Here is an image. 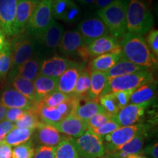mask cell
I'll list each match as a JSON object with an SVG mask.
<instances>
[{
    "instance_id": "obj_35",
    "label": "cell",
    "mask_w": 158,
    "mask_h": 158,
    "mask_svg": "<svg viewBox=\"0 0 158 158\" xmlns=\"http://www.w3.org/2000/svg\"><path fill=\"white\" fill-rule=\"evenodd\" d=\"M54 158H80L72 142V138L66 137L56 146Z\"/></svg>"
},
{
    "instance_id": "obj_33",
    "label": "cell",
    "mask_w": 158,
    "mask_h": 158,
    "mask_svg": "<svg viewBox=\"0 0 158 158\" xmlns=\"http://www.w3.org/2000/svg\"><path fill=\"white\" fill-rule=\"evenodd\" d=\"M90 84V70L88 68L83 67L77 79L73 96L78 98H87Z\"/></svg>"
},
{
    "instance_id": "obj_51",
    "label": "cell",
    "mask_w": 158,
    "mask_h": 158,
    "mask_svg": "<svg viewBox=\"0 0 158 158\" xmlns=\"http://www.w3.org/2000/svg\"><path fill=\"white\" fill-rule=\"evenodd\" d=\"M7 108L0 102V122H2L3 120H5V114L6 111H7Z\"/></svg>"
},
{
    "instance_id": "obj_3",
    "label": "cell",
    "mask_w": 158,
    "mask_h": 158,
    "mask_svg": "<svg viewBox=\"0 0 158 158\" xmlns=\"http://www.w3.org/2000/svg\"><path fill=\"white\" fill-rule=\"evenodd\" d=\"M128 0H114L109 5L98 10V16L107 27L109 35L121 38L127 31L126 12Z\"/></svg>"
},
{
    "instance_id": "obj_28",
    "label": "cell",
    "mask_w": 158,
    "mask_h": 158,
    "mask_svg": "<svg viewBox=\"0 0 158 158\" xmlns=\"http://www.w3.org/2000/svg\"><path fill=\"white\" fill-rule=\"evenodd\" d=\"M108 80V78L106 73L100 72V71H91V84L87 98L90 100H98L105 86L107 84Z\"/></svg>"
},
{
    "instance_id": "obj_53",
    "label": "cell",
    "mask_w": 158,
    "mask_h": 158,
    "mask_svg": "<svg viewBox=\"0 0 158 158\" xmlns=\"http://www.w3.org/2000/svg\"><path fill=\"white\" fill-rule=\"evenodd\" d=\"M133 158H147V157H142L141 155H138V156H135V157H134Z\"/></svg>"
},
{
    "instance_id": "obj_29",
    "label": "cell",
    "mask_w": 158,
    "mask_h": 158,
    "mask_svg": "<svg viewBox=\"0 0 158 158\" xmlns=\"http://www.w3.org/2000/svg\"><path fill=\"white\" fill-rule=\"evenodd\" d=\"M147 130H143V131L137 134L130 141L124 143L116 151L124 153L129 156H133H133L141 155L143 153V145L144 142H145L146 136H147Z\"/></svg>"
},
{
    "instance_id": "obj_37",
    "label": "cell",
    "mask_w": 158,
    "mask_h": 158,
    "mask_svg": "<svg viewBox=\"0 0 158 158\" xmlns=\"http://www.w3.org/2000/svg\"><path fill=\"white\" fill-rule=\"evenodd\" d=\"M70 98V95L62 93L56 89L43 98V100L40 102L48 107H56L58 105L69 100Z\"/></svg>"
},
{
    "instance_id": "obj_5",
    "label": "cell",
    "mask_w": 158,
    "mask_h": 158,
    "mask_svg": "<svg viewBox=\"0 0 158 158\" xmlns=\"http://www.w3.org/2000/svg\"><path fill=\"white\" fill-rule=\"evenodd\" d=\"M11 44V68L7 78L13 76L15 70L21 65L29 60L36 51V43L35 37L23 32L13 37Z\"/></svg>"
},
{
    "instance_id": "obj_34",
    "label": "cell",
    "mask_w": 158,
    "mask_h": 158,
    "mask_svg": "<svg viewBox=\"0 0 158 158\" xmlns=\"http://www.w3.org/2000/svg\"><path fill=\"white\" fill-rule=\"evenodd\" d=\"M40 123V120L33 106L30 109L26 110L21 118L15 123V127L23 128L35 131Z\"/></svg>"
},
{
    "instance_id": "obj_46",
    "label": "cell",
    "mask_w": 158,
    "mask_h": 158,
    "mask_svg": "<svg viewBox=\"0 0 158 158\" xmlns=\"http://www.w3.org/2000/svg\"><path fill=\"white\" fill-rule=\"evenodd\" d=\"M15 127V124L7 120H3L0 122V139L4 140V138L13 128Z\"/></svg>"
},
{
    "instance_id": "obj_18",
    "label": "cell",
    "mask_w": 158,
    "mask_h": 158,
    "mask_svg": "<svg viewBox=\"0 0 158 158\" xmlns=\"http://www.w3.org/2000/svg\"><path fill=\"white\" fill-rule=\"evenodd\" d=\"M35 140L40 145L56 147L66 138L62 135L54 125L40 122L35 130Z\"/></svg>"
},
{
    "instance_id": "obj_12",
    "label": "cell",
    "mask_w": 158,
    "mask_h": 158,
    "mask_svg": "<svg viewBox=\"0 0 158 158\" xmlns=\"http://www.w3.org/2000/svg\"><path fill=\"white\" fill-rule=\"evenodd\" d=\"M39 2L33 0H17L16 10L13 25V37L24 32Z\"/></svg>"
},
{
    "instance_id": "obj_6",
    "label": "cell",
    "mask_w": 158,
    "mask_h": 158,
    "mask_svg": "<svg viewBox=\"0 0 158 158\" xmlns=\"http://www.w3.org/2000/svg\"><path fill=\"white\" fill-rule=\"evenodd\" d=\"M64 32V27L54 20L46 30L35 38V53L43 60L48 59L56 52Z\"/></svg>"
},
{
    "instance_id": "obj_20",
    "label": "cell",
    "mask_w": 158,
    "mask_h": 158,
    "mask_svg": "<svg viewBox=\"0 0 158 158\" xmlns=\"http://www.w3.org/2000/svg\"><path fill=\"white\" fill-rule=\"evenodd\" d=\"M105 111L98 100H90L87 98H76L72 114L81 119L87 121L95 114Z\"/></svg>"
},
{
    "instance_id": "obj_14",
    "label": "cell",
    "mask_w": 158,
    "mask_h": 158,
    "mask_svg": "<svg viewBox=\"0 0 158 158\" xmlns=\"http://www.w3.org/2000/svg\"><path fill=\"white\" fill-rule=\"evenodd\" d=\"M151 104H128L118 110L117 114L112 116V118L120 127L133 125L141 119L144 116L146 110Z\"/></svg>"
},
{
    "instance_id": "obj_55",
    "label": "cell",
    "mask_w": 158,
    "mask_h": 158,
    "mask_svg": "<svg viewBox=\"0 0 158 158\" xmlns=\"http://www.w3.org/2000/svg\"><path fill=\"white\" fill-rule=\"evenodd\" d=\"M33 1H40V0H33Z\"/></svg>"
},
{
    "instance_id": "obj_36",
    "label": "cell",
    "mask_w": 158,
    "mask_h": 158,
    "mask_svg": "<svg viewBox=\"0 0 158 158\" xmlns=\"http://www.w3.org/2000/svg\"><path fill=\"white\" fill-rule=\"evenodd\" d=\"M11 44L8 41L5 48L0 53V75L1 80H5L11 68Z\"/></svg>"
},
{
    "instance_id": "obj_31",
    "label": "cell",
    "mask_w": 158,
    "mask_h": 158,
    "mask_svg": "<svg viewBox=\"0 0 158 158\" xmlns=\"http://www.w3.org/2000/svg\"><path fill=\"white\" fill-rule=\"evenodd\" d=\"M8 81L11 85L10 86L25 96L33 104L35 103V88L32 81L19 76H14L8 80Z\"/></svg>"
},
{
    "instance_id": "obj_4",
    "label": "cell",
    "mask_w": 158,
    "mask_h": 158,
    "mask_svg": "<svg viewBox=\"0 0 158 158\" xmlns=\"http://www.w3.org/2000/svg\"><path fill=\"white\" fill-rule=\"evenodd\" d=\"M154 80V74L150 69L135 73L108 78L107 84L100 97L120 91L136 89L142 85L152 81Z\"/></svg>"
},
{
    "instance_id": "obj_9",
    "label": "cell",
    "mask_w": 158,
    "mask_h": 158,
    "mask_svg": "<svg viewBox=\"0 0 158 158\" xmlns=\"http://www.w3.org/2000/svg\"><path fill=\"white\" fill-rule=\"evenodd\" d=\"M58 50L65 56L78 57L84 62H87L90 59L87 47L77 29L64 32L59 44Z\"/></svg>"
},
{
    "instance_id": "obj_27",
    "label": "cell",
    "mask_w": 158,
    "mask_h": 158,
    "mask_svg": "<svg viewBox=\"0 0 158 158\" xmlns=\"http://www.w3.org/2000/svg\"><path fill=\"white\" fill-rule=\"evenodd\" d=\"M146 70H148V68L134 64L122 56V58L116 63V64L106 72V74L108 78H110L124 76V75L135 73Z\"/></svg>"
},
{
    "instance_id": "obj_40",
    "label": "cell",
    "mask_w": 158,
    "mask_h": 158,
    "mask_svg": "<svg viewBox=\"0 0 158 158\" xmlns=\"http://www.w3.org/2000/svg\"><path fill=\"white\" fill-rule=\"evenodd\" d=\"M112 118L111 116L106 113V111L100 112L92 116L90 118L86 121L89 127V130H93L97 128L101 127L104 124L109 121L110 118Z\"/></svg>"
},
{
    "instance_id": "obj_10",
    "label": "cell",
    "mask_w": 158,
    "mask_h": 158,
    "mask_svg": "<svg viewBox=\"0 0 158 158\" xmlns=\"http://www.w3.org/2000/svg\"><path fill=\"white\" fill-rule=\"evenodd\" d=\"M148 129V126L143 124H135L130 126L120 127L111 133L103 136L106 153L110 154L118 149L141 132Z\"/></svg>"
},
{
    "instance_id": "obj_30",
    "label": "cell",
    "mask_w": 158,
    "mask_h": 158,
    "mask_svg": "<svg viewBox=\"0 0 158 158\" xmlns=\"http://www.w3.org/2000/svg\"><path fill=\"white\" fill-rule=\"evenodd\" d=\"M34 108L38 115L40 120L43 123L55 125L64 119L62 115L56 107H48L41 103L40 102H38L34 105Z\"/></svg>"
},
{
    "instance_id": "obj_1",
    "label": "cell",
    "mask_w": 158,
    "mask_h": 158,
    "mask_svg": "<svg viewBox=\"0 0 158 158\" xmlns=\"http://www.w3.org/2000/svg\"><path fill=\"white\" fill-rule=\"evenodd\" d=\"M119 45L122 57L130 62L148 69L157 67V57L150 51L143 35L126 31Z\"/></svg>"
},
{
    "instance_id": "obj_57",
    "label": "cell",
    "mask_w": 158,
    "mask_h": 158,
    "mask_svg": "<svg viewBox=\"0 0 158 158\" xmlns=\"http://www.w3.org/2000/svg\"><path fill=\"white\" fill-rule=\"evenodd\" d=\"M0 80H1V75H0Z\"/></svg>"
},
{
    "instance_id": "obj_52",
    "label": "cell",
    "mask_w": 158,
    "mask_h": 158,
    "mask_svg": "<svg viewBox=\"0 0 158 158\" xmlns=\"http://www.w3.org/2000/svg\"><path fill=\"white\" fill-rule=\"evenodd\" d=\"M78 2H80L82 5H92L94 2L95 0H78Z\"/></svg>"
},
{
    "instance_id": "obj_19",
    "label": "cell",
    "mask_w": 158,
    "mask_h": 158,
    "mask_svg": "<svg viewBox=\"0 0 158 158\" xmlns=\"http://www.w3.org/2000/svg\"><path fill=\"white\" fill-rule=\"evenodd\" d=\"M0 102L7 108L30 109L34 104L14 88L7 86L4 89L0 96Z\"/></svg>"
},
{
    "instance_id": "obj_47",
    "label": "cell",
    "mask_w": 158,
    "mask_h": 158,
    "mask_svg": "<svg viewBox=\"0 0 158 158\" xmlns=\"http://www.w3.org/2000/svg\"><path fill=\"white\" fill-rule=\"evenodd\" d=\"M12 147L5 141L0 142V158H12Z\"/></svg>"
},
{
    "instance_id": "obj_16",
    "label": "cell",
    "mask_w": 158,
    "mask_h": 158,
    "mask_svg": "<svg viewBox=\"0 0 158 158\" xmlns=\"http://www.w3.org/2000/svg\"><path fill=\"white\" fill-rule=\"evenodd\" d=\"M86 47L90 58L108 53L121 52L118 39L110 35L94 40Z\"/></svg>"
},
{
    "instance_id": "obj_54",
    "label": "cell",
    "mask_w": 158,
    "mask_h": 158,
    "mask_svg": "<svg viewBox=\"0 0 158 158\" xmlns=\"http://www.w3.org/2000/svg\"><path fill=\"white\" fill-rule=\"evenodd\" d=\"M100 158H108V157H100Z\"/></svg>"
},
{
    "instance_id": "obj_48",
    "label": "cell",
    "mask_w": 158,
    "mask_h": 158,
    "mask_svg": "<svg viewBox=\"0 0 158 158\" xmlns=\"http://www.w3.org/2000/svg\"><path fill=\"white\" fill-rule=\"evenodd\" d=\"M143 152L152 158H158V143H152L143 149Z\"/></svg>"
},
{
    "instance_id": "obj_42",
    "label": "cell",
    "mask_w": 158,
    "mask_h": 158,
    "mask_svg": "<svg viewBox=\"0 0 158 158\" xmlns=\"http://www.w3.org/2000/svg\"><path fill=\"white\" fill-rule=\"evenodd\" d=\"M119 127L120 126L111 118L109 121L106 122V124H104L103 125H102L101 127L97 128V129H94L93 130H91V131H92L96 135L102 138L103 136L115 131L116 130H117Z\"/></svg>"
},
{
    "instance_id": "obj_17",
    "label": "cell",
    "mask_w": 158,
    "mask_h": 158,
    "mask_svg": "<svg viewBox=\"0 0 158 158\" xmlns=\"http://www.w3.org/2000/svg\"><path fill=\"white\" fill-rule=\"evenodd\" d=\"M54 126L59 133L72 138L80 137L89 130L86 121L76 117L72 114Z\"/></svg>"
},
{
    "instance_id": "obj_11",
    "label": "cell",
    "mask_w": 158,
    "mask_h": 158,
    "mask_svg": "<svg viewBox=\"0 0 158 158\" xmlns=\"http://www.w3.org/2000/svg\"><path fill=\"white\" fill-rule=\"evenodd\" d=\"M77 30L81 35L86 45L94 40L109 35L106 26L98 16L84 20L79 23Z\"/></svg>"
},
{
    "instance_id": "obj_22",
    "label": "cell",
    "mask_w": 158,
    "mask_h": 158,
    "mask_svg": "<svg viewBox=\"0 0 158 158\" xmlns=\"http://www.w3.org/2000/svg\"><path fill=\"white\" fill-rule=\"evenodd\" d=\"M83 67L80 64L68 69L58 78L57 90L68 95L73 96L75 86Z\"/></svg>"
},
{
    "instance_id": "obj_41",
    "label": "cell",
    "mask_w": 158,
    "mask_h": 158,
    "mask_svg": "<svg viewBox=\"0 0 158 158\" xmlns=\"http://www.w3.org/2000/svg\"><path fill=\"white\" fill-rule=\"evenodd\" d=\"M135 89L127 90V91H120V92H114V93H110L113 96V98L115 100L116 105H117L118 108L120 109L125 107L127 105H128L130 102V97H131L133 92Z\"/></svg>"
},
{
    "instance_id": "obj_32",
    "label": "cell",
    "mask_w": 158,
    "mask_h": 158,
    "mask_svg": "<svg viewBox=\"0 0 158 158\" xmlns=\"http://www.w3.org/2000/svg\"><path fill=\"white\" fill-rule=\"evenodd\" d=\"M34 131L23 128L14 127L6 135L3 141L10 147H16L29 141Z\"/></svg>"
},
{
    "instance_id": "obj_45",
    "label": "cell",
    "mask_w": 158,
    "mask_h": 158,
    "mask_svg": "<svg viewBox=\"0 0 158 158\" xmlns=\"http://www.w3.org/2000/svg\"><path fill=\"white\" fill-rule=\"evenodd\" d=\"M25 111L26 110L21 109V108H7L5 114V120L15 124L18 120L21 118Z\"/></svg>"
},
{
    "instance_id": "obj_43",
    "label": "cell",
    "mask_w": 158,
    "mask_h": 158,
    "mask_svg": "<svg viewBox=\"0 0 158 158\" xmlns=\"http://www.w3.org/2000/svg\"><path fill=\"white\" fill-rule=\"evenodd\" d=\"M148 32L146 42L152 53L158 57V30L152 29Z\"/></svg>"
},
{
    "instance_id": "obj_25",
    "label": "cell",
    "mask_w": 158,
    "mask_h": 158,
    "mask_svg": "<svg viewBox=\"0 0 158 158\" xmlns=\"http://www.w3.org/2000/svg\"><path fill=\"white\" fill-rule=\"evenodd\" d=\"M33 84L35 88V103H37L41 101L45 96L57 89L58 78L40 75L33 81Z\"/></svg>"
},
{
    "instance_id": "obj_49",
    "label": "cell",
    "mask_w": 158,
    "mask_h": 158,
    "mask_svg": "<svg viewBox=\"0 0 158 158\" xmlns=\"http://www.w3.org/2000/svg\"><path fill=\"white\" fill-rule=\"evenodd\" d=\"M114 0H95L94 2L93 3V5L95 8L100 10L107 7V6L109 5Z\"/></svg>"
},
{
    "instance_id": "obj_24",
    "label": "cell",
    "mask_w": 158,
    "mask_h": 158,
    "mask_svg": "<svg viewBox=\"0 0 158 158\" xmlns=\"http://www.w3.org/2000/svg\"><path fill=\"white\" fill-rule=\"evenodd\" d=\"M157 95V81L155 80L136 89L130 97V102L133 104L152 103Z\"/></svg>"
},
{
    "instance_id": "obj_23",
    "label": "cell",
    "mask_w": 158,
    "mask_h": 158,
    "mask_svg": "<svg viewBox=\"0 0 158 158\" xmlns=\"http://www.w3.org/2000/svg\"><path fill=\"white\" fill-rule=\"evenodd\" d=\"M42 61L43 59L36 53H35V54L29 60L23 63L15 70L13 76L7 78V80H10L15 76H19L33 82L40 76Z\"/></svg>"
},
{
    "instance_id": "obj_50",
    "label": "cell",
    "mask_w": 158,
    "mask_h": 158,
    "mask_svg": "<svg viewBox=\"0 0 158 158\" xmlns=\"http://www.w3.org/2000/svg\"><path fill=\"white\" fill-rule=\"evenodd\" d=\"M7 35H5V33L4 32L2 29L0 28V53L2 51V50L5 48V45H7V43H8L9 40H7Z\"/></svg>"
},
{
    "instance_id": "obj_8",
    "label": "cell",
    "mask_w": 158,
    "mask_h": 158,
    "mask_svg": "<svg viewBox=\"0 0 158 158\" xmlns=\"http://www.w3.org/2000/svg\"><path fill=\"white\" fill-rule=\"evenodd\" d=\"M72 142L80 158H100L106 155L102 138L88 130Z\"/></svg>"
},
{
    "instance_id": "obj_13",
    "label": "cell",
    "mask_w": 158,
    "mask_h": 158,
    "mask_svg": "<svg viewBox=\"0 0 158 158\" xmlns=\"http://www.w3.org/2000/svg\"><path fill=\"white\" fill-rule=\"evenodd\" d=\"M81 10L73 0H53L52 16L67 23H76L79 19Z\"/></svg>"
},
{
    "instance_id": "obj_26",
    "label": "cell",
    "mask_w": 158,
    "mask_h": 158,
    "mask_svg": "<svg viewBox=\"0 0 158 158\" xmlns=\"http://www.w3.org/2000/svg\"><path fill=\"white\" fill-rule=\"evenodd\" d=\"M122 53H108L96 56L90 62L89 70L91 71L105 72L110 70L122 58Z\"/></svg>"
},
{
    "instance_id": "obj_39",
    "label": "cell",
    "mask_w": 158,
    "mask_h": 158,
    "mask_svg": "<svg viewBox=\"0 0 158 158\" xmlns=\"http://www.w3.org/2000/svg\"><path fill=\"white\" fill-rule=\"evenodd\" d=\"M98 102L105 111L110 116H116L119 110V108H118L113 96L110 93L100 97L98 99Z\"/></svg>"
},
{
    "instance_id": "obj_44",
    "label": "cell",
    "mask_w": 158,
    "mask_h": 158,
    "mask_svg": "<svg viewBox=\"0 0 158 158\" xmlns=\"http://www.w3.org/2000/svg\"><path fill=\"white\" fill-rule=\"evenodd\" d=\"M55 148L40 145L35 149L32 158H54Z\"/></svg>"
},
{
    "instance_id": "obj_2",
    "label": "cell",
    "mask_w": 158,
    "mask_h": 158,
    "mask_svg": "<svg viewBox=\"0 0 158 158\" xmlns=\"http://www.w3.org/2000/svg\"><path fill=\"white\" fill-rule=\"evenodd\" d=\"M154 25V16L148 0H128L126 27L129 32L145 35Z\"/></svg>"
},
{
    "instance_id": "obj_7",
    "label": "cell",
    "mask_w": 158,
    "mask_h": 158,
    "mask_svg": "<svg viewBox=\"0 0 158 158\" xmlns=\"http://www.w3.org/2000/svg\"><path fill=\"white\" fill-rule=\"evenodd\" d=\"M53 0H40L26 27L25 32L36 37L46 30L54 21L52 16Z\"/></svg>"
},
{
    "instance_id": "obj_38",
    "label": "cell",
    "mask_w": 158,
    "mask_h": 158,
    "mask_svg": "<svg viewBox=\"0 0 158 158\" xmlns=\"http://www.w3.org/2000/svg\"><path fill=\"white\" fill-rule=\"evenodd\" d=\"M34 151L32 141L29 140L14 147L12 150V158H32Z\"/></svg>"
},
{
    "instance_id": "obj_21",
    "label": "cell",
    "mask_w": 158,
    "mask_h": 158,
    "mask_svg": "<svg viewBox=\"0 0 158 158\" xmlns=\"http://www.w3.org/2000/svg\"><path fill=\"white\" fill-rule=\"evenodd\" d=\"M16 6L17 0H0V28L8 37H13Z\"/></svg>"
},
{
    "instance_id": "obj_15",
    "label": "cell",
    "mask_w": 158,
    "mask_h": 158,
    "mask_svg": "<svg viewBox=\"0 0 158 158\" xmlns=\"http://www.w3.org/2000/svg\"><path fill=\"white\" fill-rule=\"evenodd\" d=\"M78 64V62L66 57L56 56L49 57L48 59H43L41 62L40 75L58 78L68 69Z\"/></svg>"
},
{
    "instance_id": "obj_56",
    "label": "cell",
    "mask_w": 158,
    "mask_h": 158,
    "mask_svg": "<svg viewBox=\"0 0 158 158\" xmlns=\"http://www.w3.org/2000/svg\"><path fill=\"white\" fill-rule=\"evenodd\" d=\"M3 141V140H2V139H0V142H2V141Z\"/></svg>"
}]
</instances>
